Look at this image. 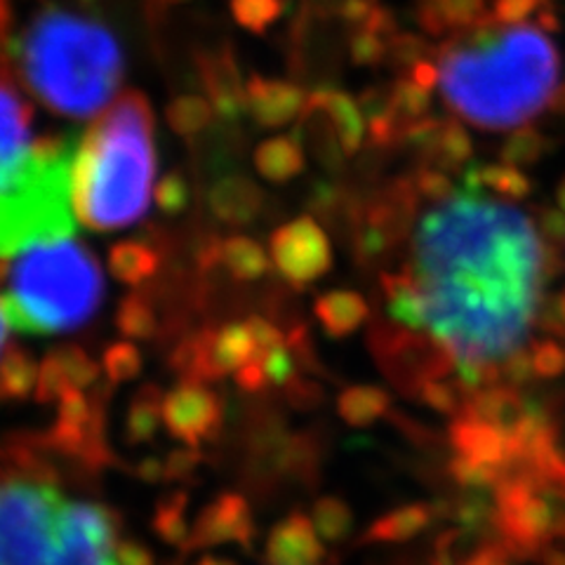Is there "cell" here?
<instances>
[{
	"instance_id": "cell-53",
	"label": "cell",
	"mask_w": 565,
	"mask_h": 565,
	"mask_svg": "<svg viewBox=\"0 0 565 565\" xmlns=\"http://www.w3.org/2000/svg\"><path fill=\"white\" fill-rule=\"evenodd\" d=\"M554 302H556V309H558L561 321H563V326H565V288L554 297Z\"/></svg>"
},
{
	"instance_id": "cell-43",
	"label": "cell",
	"mask_w": 565,
	"mask_h": 565,
	"mask_svg": "<svg viewBox=\"0 0 565 565\" xmlns=\"http://www.w3.org/2000/svg\"><path fill=\"white\" fill-rule=\"evenodd\" d=\"M427 55H429V45L415 33H396L392 43H388V60L408 71L415 64L427 60Z\"/></svg>"
},
{
	"instance_id": "cell-37",
	"label": "cell",
	"mask_w": 565,
	"mask_h": 565,
	"mask_svg": "<svg viewBox=\"0 0 565 565\" xmlns=\"http://www.w3.org/2000/svg\"><path fill=\"white\" fill-rule=\"evenodd\" d=\"M282 0H232L234 20L250 33L269 31L282 14Z\"/></svg>"
},
{
	"instance_id": "cell-7",
	"label": "cell",
	"mask_w": 565,
	"mask_h": 565,
	"mask_svg": "<svg viewBox=\"0 0 565 565\" xmlns=\"http://www.w3.org/2000/svg\"><path fill=\"white\" fill-rule=\"evenodd\" d=\"M76 137L45 135L33 141L31 161L6 193H0V257L24 247L76 234L71 203V168Z\"/></svg>"
},
{
	"instance_id": "cell-26",
	"label": "cell",
	"mask_w": 565,
	"mask_h": 565,
	"mask_svg": "<svg viewBox=\"0 0 565 565\" xmlns=\"http://www.w3.org/2000/svg\"><path fill=\"white\" fill-rule=\"evenodd\" d=\"M109 269L116 280L126 286H145L158 269H161V257L149 243L141 241H122L109 250Z\"/></svg>"
},
{
	"instance_id": "cell-23",
	"label": "cell",
	"mask_w": 565,
	"mask_h": 565,
	"mask_svg": "<svg viewBox=\"0 0 565 565\" xmlns=\"http://www.w3.org/2000/svg\"><path fill=\"white\" fill-rule=\"evenodd\" d=\"M253 161L264 180L286 184L305 172L307 149L297 135H276L259 141Z\"/></svg>"
},
{
	"instance_id": "cell-36",
	"label": "cell",
	"mask_w": 565,
	"mask_h": 565,
	"mask_svg": "<svg viewBox=\"0 0 565 565\" xmlns=\"http://www.w3.org/2000/svg\"><path fill=\"white\" fill-rule=\"evenodd\" d=\"M50 359L57 363L68 388H76V392H85V388L93 386L99 377V365L87 356L81 347H74V344L57 347L55 351H50Z\"/></svg>"
},
{
	"instance_id": "cell-35",
	"label": "cell",
	"mask_w": 565,
	"mask_h": 565,
	"mask_svg": "<svg viewBox=\"0 0 565 565\" xmlns=\"http://www.w3.org/2000/svg\"><path fill=\"white\" fill-rule=\"evenodd\" d=\"M311 521H313L316 533L326 542H342L344 537H349L353 527V514L349 504L340 498H332V494H326V498L316 500Z\"/></svg>"
},
{
	"instance_id": "cell-8",
	"label": "cell",
	"mask_w": 565,
	"mask_h": 565,
	"mask_svg": "<svg viewBox=\"0 0 565 565\" xmlns=\"http://www.w3.org/2000/svg\"><path fill=\"white\" fill-rule=\"evenodd\" d=\"M375 356L384 373L398 384L403 392L417 394V388L434 377H448L455 370L450 353L440 347L431 334H419L408 328H375L370 332Z\"/></svg>"
},
{
	"instance_id": "cell-17",
	"label": "cell",
	"mask_w": 565,
	"mask_h": 565,
	"mask_svg": "<svg viewBox=\"0 0 565 565\" xmlns=\"http://www.w3.org/2000/svg\"><path fill=\"white\" fill-rule=\"evenodd\" d=\"M264 556L269 565H321L326 550L311 516L292 511L271 527Z\"/></svg>"
},
{
	"instance_id": "cell-29",
	"label": "cell",
	"mask_w": 565,
	"mask_h": 565,
	"mask_svg": "<svg viewBox=\"0 0 565 565\" xmlns=\"http://www.w3.org/2000/svg\"><path fill=\"white\" fill-rule=\"evenodd\" d=\"M39 384V363L31 359V353L8 347L0 359V401H22L35 394Z\"/></svg>"
},
{
	"instance_id": "cell-49",
	"label": "cell",
	"mask_w": 565,
	"mask_h": 565,
	"mask_svg": "<svg viewBox=\"0 0 565 565\" xmlns=\"http://www.w3.org/2000/svg\"><path fill=\"white\" fill-rule=\"evenodd\" d=\"M465 565H511V552L507 546H483Z\"/></svg>"
},
{
	"instance_id": "cell-12",
	"label": "cell",
	"mask_w": 565,
	"mask_h": 565,
	"mask_svg": "<svg viewBox=\"0 0 565 565\" xmlns=\"http://www.w3.org/2000/svg\"><path fill=\"white\" fill-rule=\"evenodd\" d=\"M403 145L413 147L427 168L450 172L469 163L473 153V141L462 122L450 118L424 116L405 130Z\"/></svg>"
},
{
	"instance_id": "cell-21",
	"label": "cell",
	"mask_w": 565,
	"mask_h": 565,
	"mask_svg": "<svg viewBox=\"0 0 565 565\" xmlns=\"http://www.w3.org/2000/svg\"><path fill=\"white\" fill-rule=\"evenodd\" d=\"M313 313L328 338L342 340L367 323L370 305L363 295L353 290H328L316 299Z\"/></svg>"
},
{
	"instance_id": "cell-32",
	"label": "cell",
	"mask_w": 565,
	"mask_h": 565,
	"mask_svg": "<svg viewBox=\"0 0 565 565\" xmlns=\"http://www.w3.org/2000/svg\"><path fill=\"white\" fill-rule=\"evenodd\" d=\"M116 326L130 342H145L156 334L158 318L145 295H128L116 309Z\"/></svg>"
},
{
	"instance_id": "cell-28",
	"label": "cell",
	"mask_w": 565,
	"mask_h": 565,
	"mask_svg": "<svg viewBox=\"0 0 565 565\" xmlns=\"http://www.w3.org/2000/svg\"><path fill=\"white\" fill-rule=\"evenodd\" d=\"M163 396L161 388L147 384L135 394L126 417V434L132 444H147L163 424Z\"/></svg>"
},
{
	"instance_id": "cell-3",
	"label": "cell",
	"mask_w": 565,
	"mask_h": 565,
	"mask_svg": "<svg viewBox=\"0 0 565 565\" xmlns=\"http://www.w3.org/2000/svg\"><path fill=\"white\" fill-rule=\"evenodd\" d=\"M0 565H153V558L120 537L111 509L24 471L0 479Z\"/></svg>"
},
{
	"instance_id": "cell-55",
	"label": "cell",
	"mask_w": 565,
	"mask_h": 565,
	"mask_svg": "<svg viewBox=\"0 0 565 565\" xmlns=\"http://www.w3.org/2000/svg\"><path fill=\"white\" fill-rule=\"evenodd\" d=\"M158 3H166V6H177V3H186V0H158Z\"/></svg>"
},
{
	"instance_id": "cell-41",
	"label": "cell",
	"mask_w": 565,
	"mask_h": 565,
	"mask_svg": "<svg viewBox=\"0 0 565 565\" xmlns=\"http://www.w3.org/2000/svg\"><path fill=\"white\" fill-rule=\"evenodd\" d=\"M262 365H264V373H267L269 384L288 386L290 382L297 380L295 353H292V349H290L288 342L264 353V356H262Z\"/></svg>"
},
{
	"instance_id": "cell-44",
	"label": "cell",
	"mask_w": 565,
	"mask_h": 565,
	"mask_svg": "<svg viewBox=\"0 0 565 565\" xmlns=\"http://www.w3.org/2000/svg\"><path fill=\"white\" fill-rule=\"evenodd\" d=\"M544 0H494L490 14L500 24L514 26V24H525L527 17L540 12Z\"/></svg>"
},
{
	"instance_id": "cell-11",
	"label": "cell",
	"mask_w": 565,
	"mask_h": 565,
	"mask_svg": "<svg viewBox=\"0 0 565 565\" xmlns=\"http://www.w3.org/2000/svg\"><path fill=\"white\" fill-rule=\"evenodd\" d=\"M31 109L14 87L0 78V193H6L26 170L33 151Z\"/></svg>"
},
{
	"instance_id": "cell-2",
	"label": "cell",
	"mask_w": 565,
	"mask_h": 565,
	"mask_svg": "<svg viewBox=\"0 0 565 565\" xmlns=\"http://www.w3.org/2000/svg\"><path fill=\"white\" fill-rule=\"evenodd\" d=\"M438 87L448 109L479 130H516L558 90L561 60L537 24L507 26L486 14L438 50Z\"/></svg>"
},
{
	"instance_id": "cell-25",
	"label": "cell",
	"mask_w": 565,
	"mask_h": 565,
	"mask_svg": "<svg viewBox=\"0 0 565 565\" xmlns=\"http://www.w3.org/2000/svg\"><path fill=\"white\" fill-rule=\"evenodd\" d=\"M434 521V507L431 504H405L388 514L380 516L370 523L365 530L363 542H377V544H394L405 542L422 535Z\"/></svg>"
},
{
	"instance_id": "cell-15",
	"label": "cell",
	"mask_w": 565,
	"mask_h": 565,
	"mask_svg": "<svg viewBox=\"0 0 565 565\" xmlns=\"http://www.w3.org/2000/svg\"><path fill=\"white\" fill-rule=\"evenodd\" d=\"M255 535V521L247 500L238 492H224L217 500H212L193 527V542L199 546H217V544H250Z\"/></svg>"
},
{
	"instance_id": "cell-13",
	"label": "cell",
	"mask_w": 565,
	"mask_h": 565,
	"mask_svg": "<svg viewBox=\"0 0 565 565\" xmlns=\"http://www.w3.org/2000/svg\"><path fill=\"white\" fill-rule=\"evenodd\" d=\"M199 74L207 93V102L222 120L234 122L243 114H247L245 81L241 76V68L236 64L232 47L222 45L220 50L201 55Z\"/></svg>"
},
{
	"instance_id": "cell-54",
	"label": "cell",
	"mask_w": 565,
	"mask_h": 565,
	"mask_svg": "<svg viewBox=\"0 0 565 565\" xmlns=\"http://www.w3.org/2000/svg\"><path fill=\"white\" fill-rule=\"evenodd\" d=\"M199 565H236V563L226 558H203Z\"/></svg>"
},
{
	"instance_id": "cell-24",
	"label": "cell",
	"mask_w": 565,
	"mask_h": 565,
	"mask_svg": "<svg viewBox=\"0 0 565 565\" xmlns=\"http://www.w3.org/2000/svg\"><path fill=\"white\" fill-rule=\"evenodd\" d=\"M486 14V0H417V22L431 35L467 31Z\"/></svg>"
},
{
	"instance_id": "cell-27",
	"label": "cell",
	"mask_w": 565,
	"mask_h": 565,
	"mask_svg": "<svg viewBox=\"0 0 565 565\" xmlns=\"http://www.w3.org/2000/svg\"><path fill=\"white\" fill-rule=\"evenodd\" d=\"M392 408V396L373 384L347 386L338 398V413L349 427H370Z\"/></svg>"
},
{
	"instance_id": "cell-5",
	"label": "cell",
	"mask_w": 565,
	"mask_h": 565,
	"mask_svg": "<svg viewBox=\"0 0 565 565\" xmlns=\"http://www.w3.org/2000/svg\"><path fill=\"white\" fill-rule=\"evenodd\" d=\"M153 111L139 90L118 97L78 139L71 168L76 220L93 232H116L147 215L153 199Z\"/></svg>"
},
{
	"instance_id": "cell-10",
	"label": "cell",
	"mask_w": 565,
	"mask_h": 565,
	"mask_svg": "<svg viewBox=\"0 0 565 565\" xmlns=\"http://www.w3.org/2000/svg\"><path fill=\"white\" fill-rule=\"evenodd\" d=\"M220 396L203 382L184 380L163 396V427L184 446L199 448L222 431Z\"/></svg>"
},
{
	"instance_id": "cell-6",
	"label": "cell",
	"mask_w": 565,
	"mask_h": 565,
	"mask_svg": "<svg viewBox=\"0 0 565 565\" xmlns=\"http://www.w3.org/2000/svg\"><path fill=\"white\" fill-rule=\"evenodd\" d=\"M104 302V274L90 247L68 238L0 257V305L12 330L64 334L90 323Z\"/></svg>"
},
{
	"instance_id": "cell-16",
	"label": "cell",
	"mask_w": 565,
	"mask_h": 565,
	"mask_svg": "<svg viewBox=\"0 0 565 565\" xmlns=\"http://www.w3.org/2000/svg\"><path fill=\"white\" fill-rule=\"evenodd\" d=\"M450 444L459 457L473 459V462L498 467L507 473L514 467V448H511L509 436L502 429L492 427L490 422L469 413L452 417Z\"/></svg>"
},
{
	"instance_id": "cell-4",
	"label": "cell",
	"mask_w": 565,
	"mask_h": 565,
	"mask_svg": "<svg viewBox=\"0 0 565 565\" xmlns=\"http://www.w3.org/2000/svg\"><path fill=\"white\" fill-rule=\"evenodd\" d=\"M6 50L33 97L68 118L102 114L126 71L122 47L109 26L55 6L35 14Z\"/></svg>"
},
{
	"instance_id": "cell-38",
	"label": "cell",
	"mask_w": 565,
	"mask_h": 565,
	"mask_svg": "<svg viewBox=\"0 0 565 565\" xmlns=\"http://www.w3.org/2000/svg\"><path fill=\"white\" fill-rule=\"evenodd\" d=\"M141 365H145V361H141V351L130 340L111 344L104 351L102 359L104 373L114 384L137 380L141 373Z\"/></svg>"
},
{
	"instance_id": "cell-45",
	"label": "cell",
	"mask_w": 565,
	"mask_h": 565,
	"mask_svg": "<svg viewBox=\"0 0 565 565\" xmlns=\"http://www.w3.org/2000/svg\"><path fill=\"white\" fill-rule=\"evenodd\" d=\"M182 509H184V494H177V504L161 509V514H158V530H161V533L172 542H180L189 535V527L182 519Z\"/></svg>"
},
{
	"instance_id": "cell-33",
	"label": "cell",
	"mask_w": 565,
	"mask_h": 565,
	"mask_svg": "<svg viewBox=\"0 0 565 565\" xmlns=\"http://www.w3.org/2000/svg\"><path fill=\"white\" fill-rule=\"evenodd\" d=\"M212 104L199 95H182L168 106V122L172 132L180 137H196L205 132L212 122Z\"/></svg>"
},
{
	"instance_id": "cell-14",
	"label": "cell",
	"mask_w": 565,
	"mask_h": 565,
	"mask_svg": "<svg viewBox=\"0 0 565 565\" xmlns=\"http://www.w3.org/2000/svg\"><path fill=\"white\" fill-rule=\"evenodd\" d=\"M309 95L290 81L253 76L245 83L247 114L262 128H282L302 118Z\"/></svg>"
},
{
	"instance_id": "cell-31",
	"label": "cell",
	"mask_w": 565,
	"mask_h": 565,
	"mask_svg": "<svg viewBox=\"0 0 565 565\" xmlns=\"http://www.w3.org/2000/svg\"><path fill=\"white\" fill-rule=\"evenodd\" d=\"M415 396L434 413L457 417L465 411V405L471 394L467 392V386L457 380V375L455 377L448 375V377L427 380L417 388Z\"/></svg>"
},
{
	"instance_id": "cell-22",
	"label": "cell",
	"mask_w": 565,
	"mask_h": 565,
	"mask_svg": "<svg viewBox=\"0 0 565 565\" xmlns=\"http://www.w3.org/2000/svg\"><path fill=\"white\" fill-rule=\"evenodd\" d=\"M269 253L247 236H228L207 247V264H222L238 282H257L269 271Z\"/></svg>"
},
{
	"instance_id": "cell-47",
	"label": "cell",
	"mask_w": 565,
	"mask_h": 565,
	"mask_svg": "<svg viewBox=\"0 0 565 565\" xmlns=\"http://www.w3.org/2000/svg\"><path fill=\"white\" fill-rule=\"evenodd\" d=\"M234 377H236V384L247 394H259L269 386V380H267V373H264L262 361L245 363L241 370H236Z\"/></svg>"
},
{
	"instance_id": "cell-46",
	"label": "cell",
	"mask_w": 565,
	"mask_h": 565,
	"mask_svg": "<svg viewBox=\"0 0 565 565\" xmlns=\"http://www.w3.org/2000/svg\"><path fill=\"white\" fill-rule=\"evenodd\" d=\"M537 228L546 243H563L565 241V212L561 207H542L537 217Z\"/></svg>"
},
{
	"instance_id": "cell-34",
	"label": "cell",
	"mask_w": 565,
	"mask_h": 565,
	"mask_svg": "<svg viewBox=\"0 0 565 565\" xmlns=\"http://www.w3.org/2000/svg\"><path fill=\"white\" fill-rule=\"evenodd\" d=\"M546 149H550V139H546L537 128L523 126L511 130L509 137L504 139V145L500 149V161L523 170L542 161Z\"/></svg>"
},
{
	"instance_id": "cell-9",
	"label": "cell",
	"mask_w": 565,
	"mask_h": 565,
	"mask_svg": "<svg viewBox=\"0 0 565 565\" xmlns=\"http://www.w3.org/2000/svg\"><path fill=\"white\" fill-rule=\"evenodd\" d=\"M269 257L276 271L292 288H309L332 269V243L326 228L302 215L278 226L269 238Z\"/></svg>"
},
{
	"instance_id": "cell-50",
	"label": "cell",
	"mask_w": 565,
	"mask_h": 565,
	"mask_svg": "<svg viewBox=\"0 0 565 565\" xmlns=\"http://www.w3.org/2000/svg\"><path fill=\"white\" fill-rule=\"evenodd\" d=\"M139 473L145 476V479H149V481H158V479H161V476H166V465L161 462V459L151 457V459H145V462L139 465Z\"/></svg>"
},
{
	"instance_id": "cell-19",
	"label": "cell",
	"mask_w": 565,
	"mask_h": 565,
	"mask_svg": "<svg viewBox=\"0 0 565 565\" xmlns=\"http://www.w3.org/2000/svg\"><path fill=\"white\" fill-rule=\"evenodd\" d=\"M210 212L228 226H245L259 217L264 210L262 189L241 174H228L212 184L207 193Z\"/></svg>"
},
{
	"instance_id": "cell-20",
	"label": "cell",
	"mask_w": 565,
	"mask_h": 565,
	"mask_svg": "<svg viewBox=\"0 0 565 565\" xmlns=\"http://www.w3.org/2000/svg\"><path fill=\"white\" fill-rule=\"evenodd\" d=\"M462 184L467 193L473 196H483L488 191L492 199H500L507 203L525 201L533 193V180L521 170L509 163H481L469 166L462 174Z\"/></svg>"
},
{
	"instance_id": "cell-30",
	"label": "cell",
	"mask_w": 565,
	"mask_h": 565,
	"mask_svg": "<svg viewBox=\"0 0 565 565\" xmlns=\"http://www.w3.org/2000/svg\"><path fill=\"white\" fill-rule=\"evenodd\" d=\"M388 109L401 126L403 135L413 122L422 120L431 109V90L415 83L411 76L398 78L392 87H388Z\"/></svg>"
},
{
	"instance_id": "cell-40",
	"label": "cell",
	"mask_w": 565,
	"mask_h": 565,
	"mask_svg": "<svg viewBox=\"0 0 565 565\" xmlns=\"http://www.w3.org/2000/svg\"><path fill=\"white\" fill-rule=\"evenodd\" d=\"M189 199H191V189H189V182L184 180V174L180 172L166 174L163 180L153 186V201L158 210H163L166 215H180V212L189 205Z\"/></svg>"
},
{
	"instance_id": "cell-42",
	"label": "cell",
	"mask_w": 565,
	"mask_h": 565,
	"mask_svg": "<svg viewBox=\"0 0 565 565\" xmlns=\"http://www.w3.org/2000/svg\"><path fill=\"white\" fill-rule=\"evenodd\" d=\"M413 189L417 193V199H427L431 203H440L455 196V186L450 182V177L446 172L427 168V166L413 177Z\"/></svg>"
},
{
	"instance_id": "cell-48",
	"label": "cell",
	"mask_w": 565,
	"mask_h": 565,
	"mask_svg": "<svg viewBox=\"0 0 565 565\" xmlns=\"http://www.w3.org/2000/svg\"><path fill=\"white\" fill-rule=\"evenodd\" d=\"M199 462V448H177L170 452V457L166 459V476H186L189 471H193Z\"/></svg>"
},
{
	"instance_id": "cell-51",
	"label": "cell",
	"mask_w": 565,
	"mask_h": 565,
	"mask_svg": "<svg viewBox=\"0 0 565 565\" xmlns=\"http://www.w3.org/2000/svg\"><path fill=\"white\" fill-rule=\"evenodd\" d=\"M8 330H10V323H8V318H6L3 305H0V359H3V353L8 349Z\"/></svg>"
},
{
	"instance_id": "cell-18",
	"label": "cell",
	"mask_w": 565,
	"mask_h": 565,
	"mask_svg": "<svg viewBox=\"0 0 565 565\" xmlns=\"http://www.w3.org/2000/svg\"><path fill=\"white\" fill-rule=\"evenodd\" d=\"M307 109L321 114L328 120L332 132L338 135L344 156H353L361 149L367 126L356 97H351L344 90H338V87L323 85L309 95Z\"/></svg>"
},
{
	"instance_id": "cell-1",
	"label": "cell",
	"mask_w": 565,
	"mask_h": 565,
	"mask_svg": "<svg viewBox=\"0 0 565 565\" xmlns=\"http://www.w3.org/2000/svg\"><path fill=\"white\" fill-rule=\"evenodd\" d=\"M550 269L537 224L507 201L465 191L422 217L403 271L419 299L422 332L450 353L469 394L500 384V363L525 349Z\"/></svg>"
},
{
	"instance_id": "cell-52",
	"label": "cell",
	"mask_w": 565,
	"mask_h": 565,
	"mask_svg": "<svg viewBox=\"0 0 565 565\" xmlns=\"http://www.w3.org/2000/svg\"><path fill=\"white\" fill-rule=\"evenodd\" d=\"M556 207H561L565 212V177L556 186Z\"/></svg>"
},
{
	"instance_id": "cell-39",
	"label": "cell",
	"mask_w": 565,
	"mask_h": 565,
	"mask_svg": "<svg viewBox=\"0 0 565 565\" xmlns=\"http://www.w3.org/2000/svg\"><path fill=\"white\" fill-rule=\"evenodd\" d=\"M533 373L540 380H556L565 373V344L546 334L544 340H535L527 349Z\"/></svg>"
}]
</instances>
